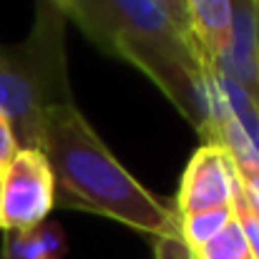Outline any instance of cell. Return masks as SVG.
Wrapping results in <instances>:
<instances>
[{"mask_svg":"<svg viewBox=\"0 0 259 259\" xmlns=\"http://www.w3.org/2000/svg\"><path fill=\"white\" fill-rule=\"evenodd\" d=\"M234 211L232 206L224 209H206V211H196V214H184L179 217V227H181V237L189 244L191 252H196L199 247H204L209 239H214L229 222H232Z\"/></svg>","mask_w":259,"mask_h":259,"instance_id":"9","label":"cell"},{"mask_svg":"<svg viewBox=\"0 0 259 259\" xmlns=\"http://www.w3.org/2000/svg\"><path fill=\"white\" fill-rule=\"evenodd\" d=\"M40 151L53 174L56 206L113 219L154 239L181 234L174 201L156 196L123 169L73 101L46 111Z\"/></svg>","mask_w":259,"mask_h":259,"instance_id":"2","label":"cell"},{"mask_svg":"<svg viewBox=\"0 0 259 259\" xmlns=\"http://www.w3.org/2000/svg\"><path fill=\"white\" fill-rule=\"evenodd\" d=\"M0 229H3V199H0Z\"/></svg>","mask_w":259,"mask_h":259,"instance_id":"15","label":"cell"},{"mask_svg":"<svg viewBox=\"0 0 259 259\" xmlns=\"http://www.w3.org/2000/svg\"><path fill=\"white\" fill-rule=\"evenodd\" d=\"M154 259H194V252L189 249V244L184 242L181 234L156 237V244H154Z\"/></svg>","mask_w":259,"mask_h":259,"instance_id":"12","label":"cell"},{"mask_svg":"<svg viewBox=\"0 0 259 259\" xmlns=\"http://www.w3.org/2000/svg\"><path fill=\"white\" fill-rule=\"evenodd\" d=\"M169 10H171L174 15L179 18V23L181 25H186V10H184V0H161ZM186 30H189V25H186Z\"/></svg>","mask_w":259,"mask_h":259,"instance_id":"14","label":"cell"},{"mask_svg":"<svg viewBox=\"0 0 259 259\" xmlns=\"http://www.w3.org/2000/svg\"><path fill=\"white\" fill-rule=\"evenodd\" d=\"M254 5H257V20H259V0H254Z\"/></svg>","mask_w":259,"mask_h":259,"instance_id":"16","label":"cell"},{"mask_svg":"<svg viewBox=\"0 0 259 259\" xmlns=\"http://www.w3.org/2000/svg\"><path fill=\"white\" fill-rule=\"evenodd\" d=\"M63 20L53 0H38L30 35L18 46H0V116L10 123L18 149L40 151L46 111L73 101Z\"/></svg>","mask_w":259,"mask_h":259,"instance_id":"3","label":"cell"},{"mask_svg":"<svg viewBox=\"0 0 259 259\" xmlns=\"http://www.w3.org/2000/svg\"><path fill=\"white\" fill-rule=\"evenodd\" d=\"M194 259H254V254L249 249L244 229L232 217V222L214 239H209L204 247L194 252Z\"/></svg>","mask_w":259,"mask_h":259,"instance_id":"10","label":"cell"},{"mask_svg":"<svg viewBox=\"0 0 259 259\" xmlns=\"http://www.w3.org/2000/svg\"><path fill=\"white\" fill-rule=\"evenodd\" d=\"M15 151H18V141H15V136H13V131H10V123L0 116V171L8 166V161L15 156Z\"/></svg>","mask_w":259,"mask_h":259,"instance_id":"13","label":"cell"},{"mask_svg":"<svg viewBox=\"0 0 259 259\" xmlns=\"http://www.w3.org/2000/svg\"><path fill=\"white\" fill-rule=\"evenodd\" d=\"M214 66L259 106V20L254 0H232V40Z\"/></svg>","mask_w":259,"mask_h":259,"instance_id":"6","label":"cell"},{"mask_svg":"<svg viewBox=\"0 0 259 259\" xmlns=\"http://www.w3.org/2000/svg\"><path fill=\"white\" fill-rule=\"evenodd\" d=\"M234 161L217 144H201L186 171L181 176L179 196L174 201L176 214H196L206 209L232 206V186H234Z\"/></svg>","mask_w":259,"mask_h":259,"instance_id":"5","label":"cell"},{"mask_svg":"<svg viewBox=\"0 0 259 259\" xmlns=\"http://www.w3.org/2000/svg\"><path fill=\"white\" fill-rule=\"evenodd\" d=\"M232 211L247 234V242H249L254 259H259V201L247 191L239 174L234 176V186H232Z\"/></svg>","mask_w":259,"mask_h":259,"instance_id":"11","label":"cell"},{"mask_svg":"<svg viewBox=\"0 0 259 259\" xmlns=\"http://www.w3.org/2000/svg\"><path fill=\"white\" fill-rule=\"evenodd\" d=\"M103 51L128 61L161 88L204 144H217L227 101L211 61L161 0H53Z\"/></svg>","mask_w":259,"mask_h":259,"instance_id":"1","label":"cell"},{"mask_svg":"<svg viewBox=\"0 0 259 259\" xmlns=\"http://www.w3.org/2000/svg\"><path fill=\"white\" fill-rule=\"evenodd\" d=\"M68 252L66 234L58 222H40L38 227L5 232L0 259H63Z\"/></svg>","mask_w":259,"mask_h":259,"instance_id":"8","label":"cell"},{"mask_svg":"<svg viewBox=\"0 0 259 259\" xmlns=\"http://www.w3.org/2000/svg\"><path fill=\"white\" fill-rule=\"evenodd\" d=\"M3 232H20L38 227L56 206L53 174L38 149H18L0 171Z\"/></svg>","mask_w":259,"mask_h":259,"instance_id":"4","label":"cell"},{"mask_svg":"<svg viewBox=\"0 0 259 259\" xmlns=\"http://www.w3.org/2000/svg\"><path fill=\"white\" fill-rule=\"evenodd\" d=\"M189 35L206 61H219L232 40V0H184Z\"/></svg>","mask_w":259,"mask_h":259,"instance_id":"7","label":"cell"}]
</instances>
